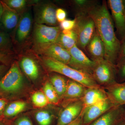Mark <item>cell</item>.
<instances>
[{
    "mask_svg": "<svg viewBox=\"0 0 125 125\" xmlns=\"http://www.w3.org/2000/svg\"><path fill=\"white\" fill-rule=\"evenodd\" d=\"M87 14L93 19L96 31L102 40L105 49V59L116 66L121 42L114 30V25L108 9L107 1L96 4L89 10Z\"/></svg>",
    "mask_w": 125,
    "mask_h": 125,
    "instance_id": "obj_1",
    "label": "cell"
},
{
    "mask_svg": "<svg viewBox=\"0 0 125 125\" xmlns=\"http://www.w3.org/2000/svg\"><path fill=\"white\" fill-rule=\"evenodd\" d=\"M39 56L38 57H40L43 64L48 71L62 75L70 79L80 83L87 88L99 85L89 74L75 69L69 65L52 58Z\"/></svg>",
    "mask_w": 125,
    "mask_h": 125,
    "instance_id": "obj_2",
    "label": "cell"
},
{
    "mask_svg": "<svg viewBox=\"0 0 125 125\" xmlns=\"http://www.w3.org/2000/svg\"><path fill=\"white\" fill-rule=\"evenodd\" d=\"M24 79L19 64L14 61L0 80V96L8 100L20 93L23 88Z\"/></svg>",
    "mask_w": 125,
    "mask_h": 125,
    "instance_id": "obj_3",
    "label": "cell"
},
{
    "mask_svg": "<svg viewBox=\"0 0 125 125\" xmlns=\"http://www.w3.org/2000/svg\"><path fill=\"white\" fill-rule=\"evenodd\" d=\"M75 19L76 24L73 29L78 36L76 46L85 51L86 46L96 32L95 24L88 14H77Z\"/></svg>",
    "mask_w": 125,
    "mask_h": 125,
    "instance_id": "obj_4",
    "label": "cell"
},
{
    "mask_svg": "<svg viewBox=\"0 0 125 125\" xmlns=\"http://www.w3.org/2000/svg\"><path fill=\"white\" fill-rule=\"evenodd\" d=\"M96 62L92 75L97 84L105 87L117 82L115 65L105 59Z\"/></svg>",
    "mask_w": 125,
    "mask_h": 125,
    "instance_id": "obj_5",
    "label": "cell"
},
{
    "mask_svg": "<svg viewBox=\"0 0 125 125\" xmlns=\"http://www.w3.org/2000/svg\"><path fill=\"white\" fill-rule=\"evenodd\" d=\"M62 31L59 25L52 27L34 23L33 32V47L55 43Z\"/></svg>",
    "mask_w": 125,
    "mask_h": 125,
    "instance_id": "obj_6",
    "label": "cell"
},
{
    "mask_svg": "<svg viewBox=\"0 0 125 125\" xmlns=\"http://www.w3.org/2000/svg\"><path fill=\"white\" fill-rule=\"evenodd\" d=\"M55 5L50 2H39L34 6V23L55 27L59 24L56 18Z\"/></svg>",
    "mask_w": 125,
    "mask_h": 125,
    "instance_id": "obj_7",
    "label": "cell"
},
{
    "mask_svg": "<svg viewBox=\"0 0 125 125\" xmlns=\"http://www.w3.org/2000/svg\"><path fill=\"white\" fill-rule=\"evenodd\" d=\"M107 3L111 12L116 36L121 42L125 37V10L123 0H108Z\"/></svg>",
    "mask_w": 125,
    "mask_h": 125,
    "instance_id": "obj_8",
    "label": "cell"
},
{
    "mask_svg": "<svg viewBox=\"0 0 125 125\" xmlns=\"http://www.w3.org/2000/svg\"><path fill=\"white\" fill-rule=\"evenodd\" d=\"M69 51L71 59L68 65L75 69L92 75L96 62L87 56L83 50L76 45Z\"/></svg>",
    "mask_w": 125,
    "mask_h": 125,
    "instance_id": "obj_9",
    "label": "cell"
},
{
    "mask_svg": "<svg viewBox=\"0 0 125 125\" xmlns=\"http://www.w3.org/2000/svg\"><path fill=\"white\" fill-rule=\"evenodd\" d=\"M33 51L36 55L52 58L66 64L68 65L70 60L69 51L56 43L33 47Z\"/></svg>",
    "mask_w": 125,
    "mask_h": 125,
    "instance_id": "obj_10",
    "label": "cell"
},
{
    "mask_svg": "<svg viewBox=\"0 0 125 125\" xmlns=\"http://www.w3.org/2000/svg\"><path fill=\"white\" fill-rule=\"evenodd\" d=\"M33 19L30 11L26 9L21 14L14 35V41L18 45L24 44L30 36Z\"/></svg>",
    "mask_w": 125,
    "mask_h": 125,
    "instance_id": "obj_11",
    "label": "cell"
},
{
    "mask_svg": "<svg viewBox=\"0 0 125 125\" xmlns=\"http://www.w3.org/2000/svg\"><path fill=\"white\" fill-rule=\"evenodd\" d=\"M115 106L108 98L86 107L83 113V125H88Z\"/></svg>",
    "mask_w": 125,
    "mask_h": 125,
    "instance_id": "obj_12",
    "label": "cell"
},
{
    "mask_svg": "<svg viewBox=\"0 0 125 125\" xmlns=\"http://www.w3.org/2000/svg\"><path fill=\"white\" fill-rule=\"evenodd\" d=\"M63 106L59 113L57 125H68L78 118L83 110L81 99L71 102Z\"/></svg>",
    "mask_w": 125,
    "mask_h": 125,
    "instance_id": "obj_13",
    "label": "cell"
},
{
    "mask_svg": "<svg viewBox=\"0 0 125 125\" xmlns=\"http://www.w3.org/2000/svg\"><path fill=\"white\" fill-rule=\"evenodd\" d=\"M32 55L23 54L21 57L19 64L24 74L31 80L36 81L40 78L41 71L37 61Z\"/></svg>",
    "mask_w": 125,
    "mask_h": 125,
    "instance_id": "obj_14",
    "label": "cell"
},
{
    "mask_svg": "<svg viewBox=\"0 0 125 125\" xmlns=\"http://www.w3.org/2000/svg\"><path fill=\"white\" fill-rule=\"evenodd\" d=\"M125 118V106H115L88 125H117Z\"/></svg>",
    "mask_w": 125,
    "mask_h": 125,
    "instance_id": "obj_15",
    "label": "cell"
},
{
    "mask_svg": "<svg viewBox=\"0 0 125 125\" xmlns=\"http://www.w3.org/2000/svg\"><path fill=\"white\" fill-rule=\"evenodd\" d=\"M92 60L97 62L105 59V49L103 42L96 31L85 48Z\"/></svg>",
    "mask_w": 125,
    "mask_h": 125,
    "instance_id": "obj_16",
    "label": "cell"
},
{
    "mask_svg": "<svg viewBox=\"0 0 125 125\" xmlns=\"http://www.w3.org/2000/svg\"><path fill=\"white\" fill-rule=\"evenodd\" d=\"M110 101L115 106L125 105V82H116L104 87Z\"/></svg>",
    "mask_w": 125,
    "mask_h": 125,
    "instance_id": "obj_17",
    "label": "cell"
},
{
    "mask_svg": "<svg viewBox=\"0 0 125 125\" xmlns=\"http://www.w3.org/2000/svg\"><path fill=\"white\" fill-rule=\"evenodd\" d=\"M86 88L87 87L80 83L68 79L66 90L62 99L63 106L71 102L81 99Z\"/></svg>",
    "mask_w": 125,
    "mask_h": 125,
    "instance_id": "obj_18",
    "label": "cell"
},
{
    "mask_svg": "<svg viewBox=\"0 0 125 125\" xmlns=\"http://www.w3.org/2000/svg\"><path fill=\"white\" fill-rule=\"evenodd\" d=\"M107 98L106 92L103 87L98 85L87 88L81 99L83 105V110L90 105Z\"/></svg>",
    "mask_w": 125,
    "mask_h": 125,
    "instance_id": "obj_19",
    "label": "cell"
},
{
    "mask_svg": "<svg viewBox=\"0 0 125 125\" xmlns=\"http://www.w3.org/2000/svg\"><path fill=\"white\" fill-rule=\"evenodd\" d=\"M1 2L3 5V10L1 19V27H3L5 31L8 33V32L15 29L19 21L21 14L8 7L2 1Z\"/></svg>",
    "mask_w": 125,
    "mask_h": 125,
    "instance_id": "obj_20",
    "label": "cell"
},
{
    "mask_svg": "<svg viewBox=\"0 0 125 125\" xmlns=\"http://www.w3.org/2000/svg\"><path fill=\"white\" fill-rule=\"evenodd\" d=\"M78 36L74 29L71 30H62L56 42L64 49L69 51L76 45Z\"/></svg>",
    "mask_w": 125,
    "mask_h": 125,
    "instance_id": "obj_21",
    "label": "cell"
},
{
    "mask_svg": "<svg viewBox=\"0 0 125 125\" xmlns=\"http://www.w3.org/2000/svg\"><path fill=\"white\" fill-rule=\"evenodd\" d=\"M54 73L53 74L50 76V82L55 90L61 101L63 98L65 93L68 79L60 74Z\"/></svg>",
    "mask_w": 125,
    "mask_h": 125,
    "instance_id": "obj_22",
    "label": "cell"
},
{
    "mask_svg": "<svg viewBox=\"0 0 125 125\" xmlns=\"http://www.w3.org/2000/svg\"><path fill=\"white\" fill-rule=\"evenodd\" d=\"M27 107V103L23 101H16L7 104L3 116L11 118L24 111Z\"/></svg>",
    "mask_w": 125,
    "mask_h": 125,
    "instance_id": "obj_23",
    "label": "cell"
},
{
    "mask_svg": "<svg viewBox=\"0 0 125 125\" xmlns=\"http://www.w3.org/2000/svg\"><path fill=\"white\" fill-rule=\"evenodd\" d=\"M13 40L9 33L0 31V53L14 54Z\"/></svg>",
    "mask_w": 125,
    "mask_h": 125,
    "instance_id": "obj_24",
    "label": "cell"
},
{
    "mask_svg": "<svg viewBox=\"0 0 125 125\" xmlns=\"http://www.w3.org/2000/svg\"><path fill=\"white\" fill-rule=\"evenodd\" d=\"M43 91L49 103L57 105L60 103L56 92L50 82L47 81L45 83L43 87Z\"/></svg>",
    "mask_w": 125,
    "mask_h": 125,
    "instance_id": "obj_25",
    "label": "cell"
},
{
    "mask_svg": "<svg viewBox=\"0 0 125 125\" xmlns=\"http://www.w3.org/2000/svg\"><path fill=\"white\" fill-rule=\"evenodd\" d=\"M8 7L21 14L30 4V1L26 0H1Z\"/></svg>",
    "mask_w": 125,
    "mask_h": 125,
    "instance_id": "obj_26",
    "label": "cell"
},
{
    "mask_svg": "<svg viewBox=\"0 0 125 125\" xmlns=\"http://www.w3.org/2000/svg\"><path fill=\"white\" fill-rule=\"evenodd\" d=\"M35 117L39 125H51L54 115L49 111L43 110L36 112Z\"/></svg>",
    "mask_w": 125,
    "mask_h": 125,
    "instance_id": "obj_27",
    "label": "cell"
},
{
    "mask_svg": "<svg viewBox=\"0 0 125 125\" xmlns=\"http://www.w3.org/2000/svg\"><path fill=\"white\" fill-rule=\"evenodd\" d=\"M95 1L88 0H74L72 2L77 10V14H87L90 8L96 4Z\"/></svg>",
    "mask_w": 125,
    "mask_h": 125,
    "instance_id": "obj_28",
    "label": "cell"
},
{
    "mask_svg": "<svg viewBox=\"0 0 125 125\" xmlns=\"http://www.w3.org/2000/svg\"><path fill=\"white\" fill-rule=\"evenodd\" d=\"M31 99L34 105L37 107H44L49 103L44 93L40 91L34 93Z\"/></svg>",
    "mask_w": 125,
    "mask_h": 125,
    "instance_id": "obj_29",
    "label": "cell"
},
{
    "mask_svg": "<svg viewBox=\"0 0 125 125\" xmlns=\"http://www.w3.org/2000/svg\"><path fill=\"white\" fill-rule=\"evenodd\" d=\"M117 80L118 83L125 82V58L116 65Z\"/></svg>",
    "mask_w": 125,
    "mask_h": 125,
    "instance_id": "obj_30",
    "label": "cell"
},
{
    "mask_svg": "<svg viewBox=\"0 0 125 125\" xmlns=\"http://www.w3.org/2000/svg\"><path fill=\"white\" fill-rule=\"evenodd\" d=\"M76 24L75 18L73 20L66 19L60 23L59 26L62 30H71L74 29Z\"/></svg>",
    "mask_w": 125,
    "mask_h": 125,
    "instance_id": "obj_31",
    "label": "cell"
},
{
    "mask_svg": "<svg viewBox=\"0 0 125 125\" xmlns=\"http://www.w3.org/2000/svg\"><path fill=\"white\" fill-rule=\"evenodd\" d=\"M56 18L59 23L66 19L67 13L64 9L57 8L56 10Z\"/></svg>",
    "mask_w": 125,
    "mask_h": 125,
    "instance_id": "obj_32",
    "label": "cell"
},
{
    "mask_svg": "<svg viewBox=\"0 0 125 125\" xmlns=\"http://www.w3.org/2000/svg\"><path fill=\"white\" fill-rule=\"evenodd\" d=\"M125 58V37L121 41L120 47L117 64Z\"/></svg>",
    "mask_w": 125,
    "mask_h": 125,
    "instance_id": "obj_33",
    "label": "cell"
},
{
    "mask_svg": "<svg viewBox=\"0 0 125 125\" xmlns=\"http://www.w3.org/2000/svg\"><path fill=\"white\" fill-rule=\"evenodd\" d=\"M13 54L0 53V62L7 65L11 62Z\"/></svg>",
    "mask_w": 125,
    "mask_h": 125,
    "instance_id": "obj_34",
    "label": "cell"
},
{
    "mask_svg": "<svg viewBox=\"0 0 125 125\" xmlns=\"http://www.w3.org/2000/svg\"><path fill=\"white\" fill-rule=\"evenodd\" d=\"M15 125H33L30 119L28 117L23 116L18 118Z\"/></svg>",
    "mask_w": 125,
    "mask_h": 125,
    "instance_id": "obj_35",
    "label": "cell"
},
{
    "mask_svg": "<svg viewBox=\"0 0 125 125\" xmlns=\"http://www.w3.org/2000/svg\"><path fill=\"white\" fill-rule=\"evenodd\" d=\"M7 104L8 100L2 98H0V117L3 116L5 108Z\"/></svg>",
    "mask_w": 125,
    "mask_h": 125,
    "instance_id": "obj_36",
    "label": "cell"
},
{
    "mask_svg": "<svg viewBox=\"0 0 125 125\" xmlns=\"http://www.w3.org/2000/svg\"><path fill=\"white\" fill-rule=\"evenodd\" d=\"M7 65L0 62V80L8 71Z\"/></svg>",
    "mask_w": 125,
    "mask_h": 125,
    "instance_id": "obj_37",
    "label": "cell"
},
{
    "mask_svg": "<svg viewBox=\"0 0 125 125\" xmlns=\"http://www.w3.org/2000/svg\"><path fill=\"white\" fill-rule=\"evenodd\" d=\"M67 125H83L82 114L76 120Z\"/></svg>",
    "mask_w": 125,
    "mask_h": 125,
    "instance_id": "obj_38",
    "label": "cell"
},
{
    "mask_svg": "<svg viewBox=\"0 0 125 125\" xmlns=\"http://www.w3.org/2000/svg\"><path fill=\"white\" fill-rule=\"evenodd\" d=\"M3 10V5H2V2H1V0H0V27H1V19Z\"/></svg>",
    "mask_w": 125,
    "mask_h": 125,
    "instance_id": "obj_39",
    "label": "cell"
},
{
    "mask_svg": "<svg viewBox=\"0 0 125 125\" xmlns=\"http://www.w3.org/2000/svg\"><path fill=\"white\" fill-rule=\"evenodd\" d=\"M117 125H125V118L121 121Z\"/></svg>",
    "mask_w": 125,
    "mask_h": 125,
    "instance_id": "obj_40",
    "label": "cell"
},
{
    "mask_svg": "<svg viewBox=\"0 0 125 125\" xmlns=\"http://www.w3.org/2000/svg\"><path fill=\"white\" fill-rule=\"evenodd\" d=\"M123 5H124V7H125V0H123Z\"/></svg>",
    "mask_w": 125,
    "mask_h": 125,
    "instance_id": "obj_41",
    "label": "cell"
},
{
    "mask_svg": "<svg viewBox=\"0 0 125 125\" xmlns=\"http://www.w3.org/2000/svg\"><path fill=\"white\" fill-rule=\"evenodd\" d=\"M0 125H3V123L1 122L0 121Z\"/></svg>",
    "mask_w": 125,
    "mask_h": 125,
    "instance_id": "obj_42",
    "label": "cell"
},
{
    "mask_svg": "<svg viewBox=\"0 0 125 125\" xmlns=\"http://www.w3.org/2000/svg\"><path fill=\"white\" fill-rule=\"evenodd\" d=\"M124 106H125V105Z\"/></svg>",
    "mask_w": 125,
    "mask_h": 125,
    "instance_id": "obj_43",
    "label": "cell"
},
{
    "mask_svg": "<svg viewBox=\"0 0 125 125\" xmlns=\"http://www.w3.org/2000/svg\"><path fill=\"white\" fill-rule=\"evenodd\" d=\"M0 98H1V97L0 96Z\"/></svg>",
    "mask_w": 125,
    "mask_h": 125,
    "instance_id": "obj_44",
    "label": "cell"
}]
</instances>
